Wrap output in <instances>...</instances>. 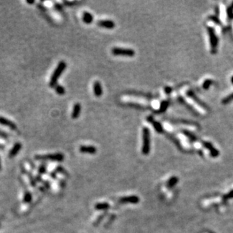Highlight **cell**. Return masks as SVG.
Listing matches in <instances>:
<instances>
[{
  "label": "cell",
  "instance_id": "cell-1",
  "mask_svg": "<svg viewBox=\"0 0 233 233\" xmlns=\"http://www.w3.org/2000/svg\"><path fill=\"white\" fill-rule=\"evenodd\" d=\"M66 63L65 61H60L59 62V64H58V66L54 70V72L52 73L51 76L50 82H49V86L51 88H54L57 85V82L60 76L62 75L63 72L64 70H66Z\"/></svg>",
  "mask_w": 233,
  "mask_h": 233
},
{
  "label": "cell",
  "instance_id": "cell-2",
  "mask_svg": "<svg viewBox=\"0 0 233 233\" xmlns=\"http://www.w3.org/2000/svg\"><path fill=\"white\" fill-rule=\"evenodd\" d=\"M150 132L149 128L145 127L143 128V145H142V153L146 155L150 153Z\"/></svg>",
  "mask_w": 233,
  "mask_h": 233
},
{
  "label": "cell",
  "instance_id": "cell-3",
  "mask_svg": "<svg viewBox=\"0 0 233 233\" xmlns=\"http://www.w3.org/2000/svg\"><path fill=\"white\" fill-rule=\"evenodd\" d=\"M207 33L209 35L210 44L211 47V53L216 54L217 52V46H218V37L217 36L214 31V29L211 26L207 27Z\"/></svg>",
  "mask_w": 233,
  "mask_h": 233
},
{
  "label": "cell",
  "instance_id": "cell-4",
  "mask_svg": "<svg viewBox=\"0 0 233 233\" xmlns=\"http://www.w3.org/2000/svg\"><path fill=\"white\" fill-rule=\"evenodd\" d=\"M112 54L115 56H123V57H133L135 54V51L131 48H124L115 47L111 50Z\"/></svg>",
  "mask_w": 233,
  "mask_h": 233
},
{
  "label": "cell",
  "instance_id": "cell-5",
  "mask_svg": "<svg viewBox=\"0 0 233 233\" xmlns=\"http://www.w3.org/2000/svg\"><path fill=\"white\" fill-rule=\"evenodd\" d=\"M35 158L36 160H51V161H62L64 159V156L61 153L47 154V155H36Z\"/></svg>",
  "mask_w": 233,
  "mask_h": 233
},
{
  "label": "cell",
  "instance_id": "cell-6",
  "mask_svg": "<svg viewBox=\"0 0 233 233\" xmlns=\"http://www.w3.org/2000/svg\"><path fill=\"white\" fill-rule=\"evenodd\" d=\"M202 144H203V146L206 148V149H207V150H209L210 153H211L212 157L213 158L218 157V155H219V150H217V149H216V148L212 145V144H211L209 142L204 141L202 142Z\"/></svg>",
  "mask_w": 233,
  "mask_h": 233
},
{
  "label": "cell",
  "instance_id": "cell-7",
  "mask_svg": "<svg viewBox=\"0 0 233 233\" xmlns=\"http://www.w3.org/2000/svg\"><path fill=\"white\" fill-rule=\"evenodd\" d=\"M186 94H187V95L189 96V98H191L192 99V100H194V101L196 102V103H197L198 104H199V105L201 106V107H203L204 109H205V110H209V108H208V106H207L206 105V104H205L204 102L201 101V100H200L199 98H198L197 96L195 95V93H194V92L192 91V90H189Z\"/></svg>",
  "mask_w": 233,
  "mask_h": 233
},
{
  "label": "cell",
  "instance_id": "cell-8",
  "mask_svg": "<svg viewBox=\"0 0 233 233\" xmlns=\"http://www.w3.org/2000/svg\"><path fill=\"white\" fill-rule=\"evenodd\" d=\"M139 198L136 195H129V196H125V197H122V198L119 199L120 203H131V204H137L139 202Z\"/></svg>",
  "mask_w": 233,
  "mask_h": 233
},
{
  "label": "cell",
  "instance_id": "cell-9",
  "mask_svg": "<svg viewBox=\"0 0 233 233\" xmlns=\"http://www.w3.org/2000/svg\"><path fill=\"white\" fill-rule=\"evenodd\" d=\"M146 119H147L148 122H150V123H151L152 125V126L154 127V129H155L158 133H161L163 132V128H162V126H161V124L158 122H156L155 120H154L152 116H148V117L146 118Z\"/></svg>",
  "mask_w": 233,
  "mask_h": 233
},
{
  "label": "cell",
  "instance_id": "cell-10",
  "mask_svg": "<svg viewBox=\"0 0 233 233\" xmlns=\"http://www.w3.org/2000/svg\"><path fill=\"white\" fill-rule=\"evenodd\" d=\"M98 25L100 27H104L106 29H113L116 26L115 22L111 20H101L98 21Z\"/></svg>",
  "mask_w": 233,
  "mask_h": 233
},
{
  "label": "cell",
  "instance_id": "cell-11",
  "mask_svg": "<svg viewBox=\"0 0 233 233\" xmlns=\"http://www.w3.org/2000/svg\"><path fill=\"white\" fill-rule=\"evenodd\" d=\"M79 152L81 153L95 154L97 152V148L93 146H81L79 147Z\"/></svg>",
  "mask_w": 233,
  "mask_h": 233
},
{
  "label": "cell",
  "instance_id": "cell-12",
  "mask_svg": "<svg viewBox=\"0 0 233 233\" xmlns=\"http://www.w3.org/2000/svg\"><path fill=\"white\" fill-rule=\"evenodd\" d=\"M0 124H1L2 125L7 126V127H8V128L12 130L17 129L16 125H15L14 122L10 121V120L8 119H6V118L2 117V116H0Z\"/></svg>",
  "mask_w": 233,
  "mask_h": 233
},
{
  "label": "cell",
  "instance_id": "cell-13",
  "mask_svg": "<svg viewBox=\"0 0 233 233\" xmlns=\"http://www.w3.org/2000/svg\"><path fill=\"white\" fill-rule=\"evenodd\" d=\"M93 91H94V94L96 97H100L103 94V88H102L101 84L98 81H95L93 85Z\"/></svg>",
  "mask_w": 233,
  "mask_h": 233
},
{
  "label": "cell",
  "instance_id": "cell-14",
  "mask_svg": "<svg viewBox=\"0 0 233 233\" xmlns=\"http://www.w3.org/2000/svg\"><path fill=\"white\" fill-rule=\"evenodd\" d=\"M21 147H22V145H21L20 143H16V144H14V146L12 147V149L9 152V154H8L9 158L14 157L20 152V150H21Z\"/></svg>",
  "mask_w": 233,
  "mask_h": 233
},
{
  "label": "cell",
  "instance_id": "cell-15",
  "mask_svg": "<svg viewBox=\"0 0 233 233\" xmlns=\"http://www.w3.org/2000/svg\"><path fill=\"white\" fill-rule=\"evenodd\" d=\"M81 109H82V106L80 105V104L79 103H76L73 106V109H72V118L73 119H76L78 118L79 117L80 113H81Z\"/></svg>",
  "mask_w": 233,
  "mask_h": 233
},
{
  "label": "cell",
  "instance_id": "cell-16",
  "mask_svg": "<svg viewBox=\"0 0 233 233\" xmlns=\"http://www.w3.org/2000/svg\"><path fill=\"white\" fill-rule=\"evenodd\" d=\"M93 20H94V17L90 12H84L83 14H82V20H83L84 23H85L86 24H90L93 22Z\"/></svg>",
  "mask_w": 233,
  "mask_h": 233
},
{
  "label": "cell",
  "instance_id": "cell-17",
  "mask_svg": "<svg viewBox=\"0 0 233 233\" xmlns=\"http://www.w3.org/2000/svg\"><path fill=\"white\" fill-rule=\"evenodd\" d=\"M110 207V205L108 203H98L95 205V209L98 210V211H106Z\"/></svg>",
  "mask_w": 233,
  "mask_h": 233
},
{
  "label": "cell",
  "instance_id": "cell-18",
  "mask_svg": "<svg viewBox=\"0 0 233 233\" xmlns=\"http://www.w3.org/2000/svg\"><path fill=\"white\" fill-rule=\"evenodd\" d=\"M182 132H183V134L186 136V137H187L189 138L191 141H196V140H198L197 137H196L194 133H191V132L189 131H186V130H183Z\"/></svg>",
  "mask_w": 233,
  "mask_h": 233
},
{
  "label": "cell",
  "instance_id": "cell-19",
  "mask_svg": "<svg viewBox=\"0 0 233 233\" xmlns=\"http://www.w3.org/2000/svg\"><path fill=\"white\" fill-rule=\"evenodd\" d=\"M178 100H179V101L180 102L181 104H183V105L185 106L186 107H187V108H188V110H190V111L192 112H193V113H195V115H196V116H198V112H197L195 111V110H193V108L191 106L189 105V104H186V102H185V100H183V98H181V97H178Z\"/></svg>",
  "mask_w": 233,
  "mask_h": 233
},
{
  "label": "cell",
  "instance_id": "cell-20",
  "mask_svg": "<svg viewBox=\"0 0 233 233\" xmlns=\"http://www.w3.org/2000/svg\"><path fill=\"white\" fill-rule=\"evenodd\" d=\"M54 88H55L56 93L58 94H59V95H63V94H64L66 93L65 88H64L62 85H57L54 87Z\"/></svg>",
  "mask_w": 233,
  "mask_h": 233
},
{
  "label": "cell",
  "instance_id": "cell-21",
  "mask_svg": "<svg viewBox=\"0 0 233 233\" xmlns=\"http://www.w3.org/2000/svg\"><path fill=\"white\" fill-rule=\"evenodd\" d=\"M178 182V178L177 177H172L171 179L168 180L167 183V186L168 187H172L173 186H175Z\"/></svg>",
  "mask_w": 233,
  "mask_h": 233
},
{
  "label": "cell",
  "instance_id": "cell-22",
  "mask_svg": "<svg viewBox=\"0 0 233 233\" xmlns=\"http://www.w3.org/2000/svg\"><path fill=\"white\" fill-rule=\"evenodd\" d=\"M233 100V93H232L231 94H229V96L226 97L224 99H223L222 100V104H229L230 102L232 101Z\"/></svg>",
  "mask_w": 233,
  "mask_h": 233
},
{
  "label": "cell",
  "instance_id": "cell-23",
  "mask_svg": "<svg viewBox=\"0 0 233 233\" xmlns=\"http://www.w3.org/2000/svg\"><path fill=\"white\" fill-rule=\"evenodd\" d=\"M226 12H227V15L229 19H233V2L231 5L228 7Z\"/></svg>",
  "mask_w": 233,
  "mask_h": 233
},
{
  "label": "cell",
  "instance_id": "cell-24",
  "mask_svg": "<svg viewBox=\"0 0 233 233\" xmlns=\"http://www.w3.org/2000/svg\"><path fill=\"white\" fill-rule=\"evenodd\" d=\"M212 83H213V81L211 79H206L203 83V88L207 90L210 88V86L212 85Z\"/></svg>",
  "mask_w": 233,
  "mask_h": 233
},
{
  "label": "cell",
  "instance_id": "cell-25",
  "mask_svg": "<svg viewBox=\"0 0 233 233\" xmlns=\"http://www.w3.org/2000/svg\"><path fill=\"white\" fill-rule=\"evenodd\" d=\"M168 104H169V103H168V101H164L162 102V104H161V106H160V110H161V112H164L165 110H166V108L167 107V106H168Z\"/></svg>",
  "mask_w": 233,
  "mask_h": 233
},
{
  "label": "cell",
  "instance_id": "cell-26",
  "mask_svg": "<svg viewBox=\"0 0 233 233\" xmlns=\"http://www.w3.org/2000/svg\"><path fill=\"white\" fill-rule=\"evenodd\" d=\"M209 19H210V20H212V21H213L214 23H216L217 24H219V25H220V24H221L220 20H219V19L218 18H217V16H210Z\"/></svg>",
  "mask_w": 233,
  "mask_h": 233
},
{
  "label": "cell",
  "instance_id": "cell-27",
  "mask_svg": "<svg viewBox=\"0 0 233 233\" xmlns=\"http://www.w3.org/2000/svg\"><path fill=\"white\" fill-rule=\"evenodd\" d=\"M24 202H29L31 200V194L29 193V192H26L25 195H24Z\"/></svg>",
  "mask_w": 233,
  "mask_h": 233
},
{
  "label": "cell",
  "instance_id": "cell-28",
  "mask_svg": "<svg viewBox=\"0 0 233 233\" xmlns=\"http://www.w3.org/2000/svg\"><path fill=\"white\" fill-rule=\"evenodd\" d=\"M64 3L68 5H74V4H77V3H80L79 2H77V1H74V2H69V1H64Z\"/></svg>",
  "mask_w": 233,
  "mask_h": 233
},
{
  "label": "cell",
  "instance_id": "cell-29",
  "mask_svg": "<svg viewBox=\"0 0 233 233\" xmlns=\"http://www.w3.org/2000/svg\"><path fill=\"white\" fill-rule=\"evenodd\" d=\"M39 172L40 173H43L45 172V165H42L39 167Z\"/></svg>",
  "mask_w": 233,
  "mask_h": 233
},
{
  "label": "cell",
  "instance_id": "cell-30",
  "mask_svg": "<svg viewBox=\"0 0 233 233\" xmlns=\"http://www.w3.org/2000/svg\"><path fill=\"white\" fill-rule=\"evenodd\" d=\"M233 198V190L230 192L229 194H227V195L225 196L226 199H229V198Z\"/></svg>",
  "mask_w": 233,
  "mask_h": 233
},
{
  "label": "cell",
  "instance_id": "cell-31",
  "mask_svg": "<svg viewBox=\"0 0 233 233\" xmlns=\"http://www.w3.org/2000/svg\"><path fill=\"white\" fill-rule=\"evenodd\" d=\"M0 137H2V138H8V135L6 133H5V132L2 131H0Z\"/></svg>",
  "mask_w": 233,
  "mask_h": 233
},
{
  "label": "cell",
  "instance_id": "cell-32",
  "mask_svg": "<svg viewBox=\"0 0 233 233\" xmlns=\"http://www.w3.org/2000/svg\"><path fill=\"white\" fill-rule=\"evenodd\" d=\"M165 93L167 94H171V92L172 91V88L171 87H165Z\"/></svg>",
  "mask_w": 233,
  "mask_h": 233
},
{
  "label": "cell",
  "instance_id": "cell-33",
  "mask_svg": "<svg viewBox=\"0 0 233 233\" xmlns=\"http://www.w3.org/2000/svg\"><path fill=\"white\" fill-rule=\"evenodd\" d=\"M55 8L58 9V11H62L63 9H62V7L61 5H60V4H58V3H56L55 4Z\"/></svg>",
  "mask_w": 233,
  "mask_h": 233
},
{
  "label": "cell",
  "instance_id": "cell-34",
  "mask_svg": "<svg viewBox=\"0 0 233 233\" xmlns=\"http://www.w3.org/2000/svg\"><path fill=\"white\" fill-rule=\"evenodd\" d=\"M26 3H28V4H34L35 1H26Z\"/></svg>",
  "mask_w": 233,
  "mask_h": 233
},
{
  "label": "cell",
  "instance_id": "cell-35",
  "mask_svg": "<svg viewBox=\"0 0 233 233\" xmlns=\"http://www.w3.org/2000/svg\"><path fill=\"white\" fill-rule=\"evenodd\" d=\"M231 82H232V84L233 85V76H232V78H231Z\"/></svg>",
  "mask_w": 233,
  "mask_h": 233
},
{
  "label": "cell",
  "instance_id": "cell-36",
  "mask_svg": "<svg viewBox=\"0 0 233 233\" xmlns=\"http://www.w3.org/2000/svg\"><path fill=\"white\" fill-rule=\"evenodd\" d=\"M0 170H1V163H0Z\"/></svg>",
  "mask_w": 233,
  "mask_h": 233
}]
</instances>
